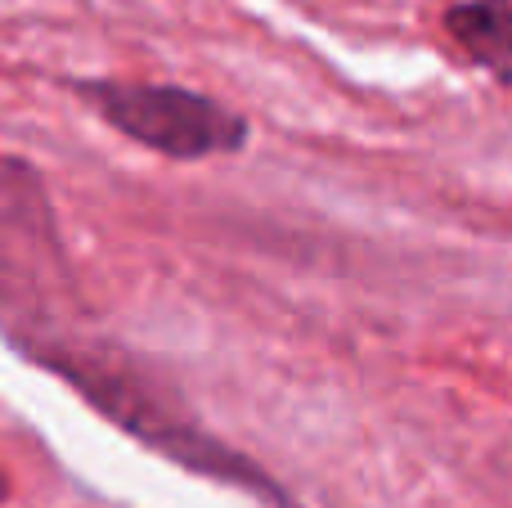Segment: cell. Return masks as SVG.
<instances>
[{
  "label": "cell",
  "mask_w": 512,
  "mask_h": 508,
  "mask_svg": "<svg viewBox=\"0 0 512 508\" xmlns=\"http://www.w3.org/2000/svg\"><path fill=\"white\" fill-rule=\"evenodd\" d=\"M27 356L41 369L63 374L95 410H104L113 423H122L126 432L149 441V446L162 450L167 459H180V464L194 468V473L225 477V482H234V486H252L256 495H270L279 508H292L261 468L248 464L243 455H234V450L221 446L216 437H207L203 428H194V423L135 369V360L117 356L113 347H95V342H81L68 333V338L32 347Z\"/></svg>",
  "instance_id": "cell-1"
},
{
  "label": "cell",
  "mask_w": 512,
  "mask_h": 508,
  "mask_svg": "<svg viewBox=\"0 0 512 508\" xmlns=\"http://www.w3.org/2000/svg\"><path fill=\"white\" fill-rule=\"evenodd\" d=\"M77 311V279L41 171L27 158L0 153V324L32 351L68 338Z\"/></svg>",
  "instance_id": "cell-2"
},
{
  "label": "cell",
  "mask_w": 512,
  "mask_h": 508,
  "mask_svg": "<svg viewBox=\"0 0 512 508\" xmlns=\"http://www.w3.org/2000/svg\"><path fill=\"white\" fill-rule=\"evenodd\" d=\"M86 104L126 140L180 162L239 153L248 144V122L234 108L185 86H153V81H72Z\"/></svg>",
  "instance_id": "cell-3"
},
{
  "label": "cell",
  "mask_w": 512,
  "mask_h": 508,
  "mask_svg": "<svg viewBox=\"0 0 512 508\" xmlns=\"http://www.w3.org/2000/svg\"><path fill=\"white\" fill-rule=\"evenodd\" d=\"M454 41L499 77H512V5L508 0H463L445 14Z\"/></svg>",
  "instance_id": "cell-4"
},
{
  "label": "cell",
  "mask_w": 512,
  "mask_h": 508,
  "mask_svg": "<svg viewBox=\"0 0 512 508\" xmlns=\"http://www.w3.org/2000/svg\"><path fill=\"white\" fill-rule=\"evenodd\" d=\"M9 500V482H5V473H0V504Z\"/></svg>",
  "instance_id": "cell-5"
}]
</instances>
